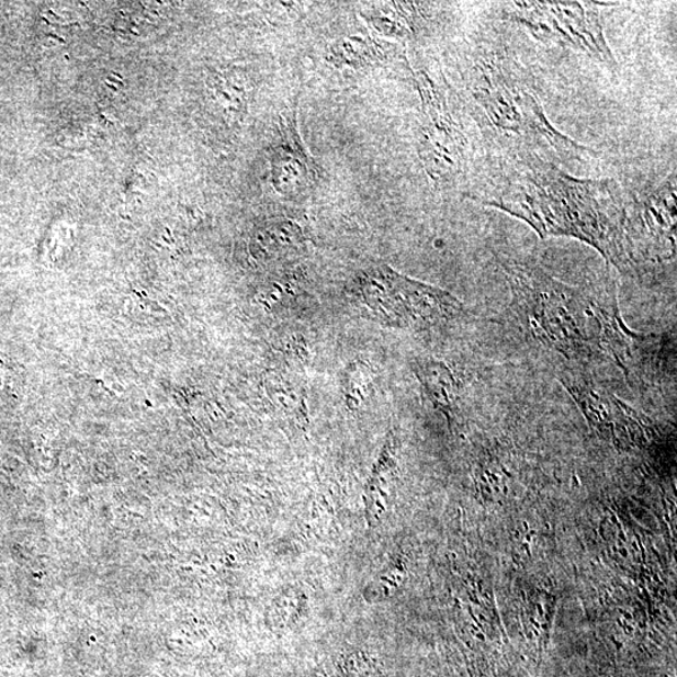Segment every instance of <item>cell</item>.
Listing matches in <instances>:
<instances>
[{"mask_svg":"<svg viewBox=\"0 0 677 677\" xmlns=\"http://www.w3.org/2000/svg\"><path fill=\"white\" fill-rule=\"evenodd\" d=\"M395 456L393 441L386 442L381 459L375 464L371 479L365 490L368 523L380 522L390 498V489L394 478Z\"/></svg>","mask_w":677,"mask_h":677,"instance_id":"12","label":"cell"},{"mask_svg":"<svg viewBox=\"0 0 677 677\" xmlns=\"http://www.w3.org/2000/svg\"><path fill=\"white\" fill-rule=\"evenodd\" d=\"M415 78L425 114L419 138L421 162L435 181H453L467 169L469 138L453 116L442 86L425 72Z\"/></svg>","mask_w":677,"mask_h":677,"instance_id":"6","label":"cell"},{"mask_svg":"<svg viewBox=\"0 0 677 677\" xmlns=\"http://www.w3.org/2000/svg\"><path fill=\"white\" fill-rule=\"evenodd\" d=\"M628 233L636 275L648 263L676 257V172L643 201L630 202Z\"/></svg>","mask_w":677,"mask_h":677,"instance_id":"7","label":"cell"},{"mask_svg":"<svg viewBox=\"0 0 677 677\" xmlns=\"http://www.w3.org/2000/svg\"><path fill=\"white\" fill-rule=\"evenodd\" d=\"M504 5L509 20L522 24L534 38L583 53L602 64H614L603 34L601 3L511 2Z\"/></svg>","mask_w":677,"mask_h":677,"instance_id":"5","label":"cell"},{"mask_svg":"<svg viewBox=\"0 0 677 677\" xmlns=\"http://www.w3.org/2000/svg\"><path fill=\"white\" fill-rule=\"evenodd\" d=\"M270 165L272 184L283 195H301L315 180V165L298 135L295 110L281 113L270 145Z\"/></svg>","mask_w":677,"mask_h":677,"instance_id":"9","label":"cell"},{"mask_svg":"<svg viewBox=\"0 0 677 677\" xmlns=\"http://www.w3.org/2000/svg\"><path fill=\"white\" fill-rule=\"evenodd\" d=\"M338 666L341 677H383L380 663L360 650L342 655Z\"/></svg>","mask_w":677,"mask_h":677,"instance_id":"15","label":"cell"},{"mask_svg":"<svg viewBox=\"0 0 677 677\" xmlns=\"http://www.w3.org/2000/svg\"><path fill=\"white\" fill-rule=\"evenodd\" d=\"M469 88L482 111V125L495 136L542 146L561 158L584 156L586 148L553 127L535 97L496 61L479 60Z\"/></svg>","mask_w":677,"mask_h":677,"instance_id":"3","label":"cell"},{"mask_svg":"<svg viewBox=\"0 0 677 677\" xmlns=\"http://www.w3.org/2000/svg\"><path fill=\"white\" fill-rule=\"evenodd\" d=\"M371 377L366 366L358 364L350 368L347 376V397L351 409H354L362 399V393L371 385Z\"/></svg>","mask_w":677,"mask_h":677,"instance_id":"16","label":"cell"},{"mask_svg":"<svg viewBox=\"0 0 677 677\" xmlns=\"http://www.w3.org/2000/svg\"><path fill=\"white\" fill-rule=\"evenodd\" d=\"M362 302L382 323L397 328L425 329L459 318L464 305L444 290L377 267L358 279Z\"/></svg>","mask_w":677,"mask_h":677,"instance_id":"4","label":"cell"},{"mask_svg":"<svg viewBox=\"0 0 677 677\" xmlns=\"http://www.w3.org/2000/svg\"><path fill=\"white\" fill-rule=\"evenodd\" d=\"M481 204L530 225L542 239L574 237L584 241L623 275H636L628 233L630 202L611 179L573 178L538 154L517 161Z\"/></svg>","mask_w":677,"mask_h":677,"instance_id":"1","label":"cell"},{"mask_svg":"<svg viewBox=\"0 0 677 677\" xmlns=\"http://www.w3.org/2000/svg\"><path fill=\"white\" fill-rule=\"evenodd\" d=\"M427 398L435 408L453 421L462 408L465 383L452 365L433 358L421 359L413 368Z\"/></svg>","mask_w":677,"mask_h":677,"instance_id":"10","label":"cell"},{"mask_svg":"<svg viewBox=\"0 0 677 677\" xmlns=\"http://www.w3.org/2000/svg\"><path fill=\"white\" fill-rule=\"evenodd\" d=\"M304 235L302 228L292 222H278L267 225L262 232L255 237V248L259 251V257L268 260L275 259L280 255L286 253L290 249L296 248L303 242Z\"/></svg>","mask_w":677,"mask_h":677,"instance_id":"13","label":"cell"},{"mask_svg":"<svg viewBox=\"0 0 677 677\" xmlns=\"http://www.w3.org/2000/svg\"><path fill=\"white\" fill-rule=\"evenodd\" d=\"M421 8L417 3H384L373 8L369 21L388 37L408 40L420 30Z\"/></svg>","mask_w":677,"mask_h":677,"instance_id":"11","label":"cell"},{"mask_svg":"<svg viewBox=\"0 0 677 677\" xmlns=\"http://www.w3.org/2000/svg\"><path fill=\"white\" fill-rule=\"evenodd\" d=\"M558 380L597 432L609 433L614 439H618L619 435L634 439L648 432L652 424L647 418L593 377L578 372H566L562 373Z\"/></svg>","mask_w":677,"mask_h":677,"instance_id":"8","label":"cell"},{"mask_svg":"<svg viewBox=\"0 0 677 677\" xmlns=\"http://www.w3.org/2000/svg\"><path fill=\"white\" fill-rule=\"evenodd\" d=\"M329 60L337 67L359 68L383 58L380 44L365 37H347L332 44Z\"/></svg>","mask_w":677,"mask_h":677,"instance_id":"14","label":"cell"},{"mask_svg":"<svg viewBox=\"0 0 677 677\" xmlns=\"http://www.w3.org/2000/svg\"><path fill=\"white\" fill-rule=\"evenodd\" d=\"M511 306L522 330L577 364L610 360L625 371L637 332L621 318L612 293L571 285L527 263H505Z\"/></svg>","mask_w":677,"mask_h":677,"instance_id":"2","label":"cell"}]
</instances>
